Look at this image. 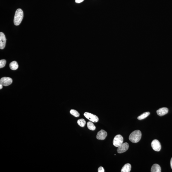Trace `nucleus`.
<instances>
[{"label":"nucleus","mask_w":172,"mask_h":172,"mask_svg":"<svg viewBox=\"0 0 172 172\" xmlns=\"http://www.w3.org/2000/svg\"><path fill=\"white\" fill-rule=\"evenodd\" d=\"M9 67L12 70H16L18 69L19 65L17 62L15 61H13L11 62L10 64Z\"/></svg>","instance_id":"13"},{"label":"nucleus","mask_w":172,"mask_h":172,"mask_svg":"<svg viewBox=\"0 0 172 172\" xmlns=\"http://www.w3.org/2000/svg\"><path fill=\"white\" fill-rule=\"evenodd\" d=\"M107 136V133L105 131L102 129L99 131L96 136V138L99 140H104Z\"/></svg>","instance_id":"9"},{"label":"nucleus","mask_w":172,"mask_h":172,"mask_svg":"<svg viewBox=\"0 0 172 172\" xmlns=\"http://www.w3.org/2000/svg\"><path fill=\"white\" fill-rule=\"evenodd\" d=\"M142 133L139 130L134 131L130 134L129 137V140L133 143H137L140 140Z\"/></svg>","instance_id":"1"},{"label":"nucleus","mask_w":172,"mask_h":172,"mask_svg":"<svg viewBox=\"0 0 172 172\" xmlns=\"http://www.w3.org/2000/svg\"><path fill=\"white\" fill-rule=\"evenodd\" d=\"M151 172H161V168L159 165L157 164H155L153 165L151 170Z\"/></svg>","instance_id":"11"},{"label":"nucleus","mask_w":172,"mask_h":172,"mask_svg":"<svg viewBox=\"0 0 172 172\" xmlns=\"http://www.w3.org/2000/svg\"><path fill=\"white\" fill-rule=\"evenodd\" d=\"M168 109L167 108H163L158 109L157 111V114L158 115L162 116L168 113Z\"/></svg>","instance_id":"10"},{"label":"nucleus","mask_w":172,"mask_h":172,"mask_svg":"<svg viewBox=\"0 0 172 172\" xmlns=\"http://www.w3.org/2000/svg\"><path fill=\"white\" fill-rule=\"evenodd\" d=\"M12 82V78L10 77H2L0 80V83L3 86H6L11 85Z\"/></svg>","instance_id":"5"},{"label":"nucleus","mask_w":172,"mask_h":172,"mask_svg":"<svg viewBox=\"0 0 172 172\" xmlns=\"http://www.w3.org/2000/svg\"><path fill=\"white\" fill-rule=\"evenodd\" d=\"M84 116L86 117L88 120L90 121H91L93 122H97L99 121V119L98 117L96 115H93V114L90 113L88 112H85L84 114Z\"/></svg>","instance_id":"4"},{"label":"nucleus","mask_w":172,"mask_h":172,"mask_svg":"<svg viewBox=\"0 0 172 172\" xmlns=\"http://www.w3.org/2000/svg\"><path fill=\"white\" fill-rule=\"evenodd\" d=\"M6 39L5 35L2 32L0 33V49H3L5 47L6 44Z\"/></svg>","instance_id":"8"},{"label":"nucleus","mask_w":172,"mask_h":172,"mask_svg":"<svg viewBox=\"0 0 172 172\" xmlns=\"http://www.w3.org/2000/svg\"><path fill=\"white\" fill-rule=\"evenodd\" d=\"M150 115V113L149 112H146L144 113L141 115L139 116L138 117V119L139 120H142V119H144L147 117L148 116Z\"/></svg>","instance_id":"15"},{"label":"nucleus","mask_w":172,"mask_h":172,"mask_svg":"<svg viewBox=\"0 0 172 172\" xmlns=\"http://www.w3.org/2000/svg\"><path fill=\"white\" fill-rule=\"evenodd\" d=\"M170 164L171 167V168L172 169V158L171 160Z\"/></svg>","instance_id":"21"},{"label":"nucleus","mask_w":172,"mask_h":172,"mask_svg":"<svg viewBox=\"0 0 172 172\" xmlns=\"http://www.w3.org/2000/svg\"><path fill=\"white\" fill-rule=\"evenodd\" d=\"M88 128L91 130H94L96 129V127L92 121H89L87 123Z\"/></svg>","instance_id":"14"},{"label":"nucleus","mask_w":172,"mask_h":172,"mask_svg":"<svg viewBox=\"0 0 172 172\" xmlns=\"http://www.w3.org/2000/svg\"><path fill=\"white\" fill-rule=\"evenodd\" d=\"M84 0H75V2L77 3H80L84 1Z\"/></svg>","instance_id":"20"},{"label":"nucleus","mask_w":172,"mask_h":172,"mask_svg":"<svg viewBox=\"0 0 172 172\" xmlns=\"http://www.w3.org/2000/svg\"><path fill=\"white\" fill-rule=\"evenodd\" d=\"M98 172H104L105 170L104 169L102 166H101L99 167L98 169Z\"/></svg>","instance_id":"19"},{"label":"nucleus","mask_w":172,"mask_h":172,"mask_svg":"<svg viewBox=\"0 0 172 172\" xmlns=\"http://www.w3.org/2000/svg\"><path fill=\"white\" fill-rule=\"evenodd\" d=\"M131 166L130 164H127L123 166L121 171V172H130Z\"/></svg>","instance_id":"12"},{"label":"nucleus","mask_w":172,"mask_h":172,"mask_svg":"<svg viewBox=\"0 0 172 172\" xmlns=\"http://www.w3.org/2000/svg\"><path fill=\"white\" fill-rule=\"evenodd\" d=\"M3 85L1 84H0V89H1L3 88Z\"/></svg>","instance_id":"22"},{"label":"nucleus","mask_w":172,"mask_h":172,"mask_svg":"<svg viewBox=\"0 0 172 172\" xmlns=\"http://www.w3.org/2000/svg\"><path fill=\"white\" fill-rule=\"evenodd\" d=\"M23 17V12L21 9H18L16 11L14 19V23L16 26H18L22 21Z\"/></svg>","instance_id":"2"},{"label":"nucleus","mask_w":172,"mask_h":172,"mask_svg":"<svg viewBox=\"0 0 172 172\" xmlns=\"http://www.w3.org/2000/svg\"><path fill=\"white\" fill-rule=\"evenodd\" d=\"M151 147L155 151H160L161 149V146L160 142L158 140H154L151 143Z\"/></svg>","instance_id":"6"},{"label":"nucleus","mask_w":172,"mask_h":172,"mask_svg":"<svg viewBox=\"0 0 172 172\" xmlns=\"http://www.w3.org/2000/svg\"><path fill=\"white\" fill-rule=\"evenodd\" d=\"M70 114L76 117H78L79 116L80 114L78 112L74 109H71L70 111Z\"/></svg>","instance_id":"17"},{"label":"nucleus","mask_w":172,"mask_h":172,"mask_svg":"<svg viewBox=\"0 0 172 172\" xmlns=\"http://www.w3.org/2000/svg\"><path fill=\"white\" fill-rule=\"evenodd\" d=\"M6 61L4 59L0 60V68L4 67L6 64Z\"/></svg>","instance_id":"18"},{"label":"nucleus","mask_w":172,"mask_h":172,"mask_svg":"<svg viewBox=\"0 0 172 172\" xmlns=\"http://www.w3.org/2000/svg\"><path fill=\"white\" fill-rule=\"evenodd\" d=\"M123 141V137L120 135H116L113 141V144L115 147H118L119 146L122 144Z\"/></svg>","instance_id":"3"},{"label":"nucleus","mask_w":172,"mask_h":172,"mask_svg":"<svg viewBox=\"0 0 172 172\" xmlns=\"http://www.w3.org/2000/svg\"><path fill=\"white\" fill-rule=\"evenodd\" d=\"M129 144L127 142L123 143L118 147L117 150V152L119 153H122L127 151L128 149Z\"/></svg>","instance_id":"7"},{"label":"nucleus","mask_w":172,"mask_h":172,"mask_svg":"<svg viewBox=\"0 0 172 172\" xmlns=\"http://www.w3.org/2000/svg\"><path fill=\"white\" fill-rule=\"evenodd\" d=\"M77 124L81 127H83L85 126L86 124V121L85 119H79L77 120Z\"/></svg>","instance_id":"16"}]
</instances>
